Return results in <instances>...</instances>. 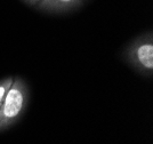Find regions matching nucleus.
Listing matches in <instances>:
<instances>
[{
  "label": "nucleus",
  "instance_id": "f257e3e1",
  "mask_svg": "<svg viewBox=\"0 0 153 144\" xmlns=\"http://www.w3.org/2000/svg\"><path fill=\"white\" fill-rule=\"evenodd\" d=\"M29 96L26 82L22 78L15 77L0 107V131L6 129L19 120L27 107Z\"/></svg>",
  "mask_w": 153,
  "mask_h": 144
},
{
  "label": "nucleus",
  "instance_id": "f03ea898",
  "mask_svg": "<svg viewBox=\"0 0 153 144\" xmlns=\"http://www.w3.org/2000/svg\"><path fill=\"white\" fill-rule=\"evenodd\" d=\"M123 58L136 71L144 75L153 73V36L152 32L143 33L123 50Z\"/></svg>",
  "mask_w": 153,
  "mask_h": 144
},
{
  "label": "nucleus",
  "instance_id": "7ed1b4c3",
  "mask_svg": "<svg viewBox=\"0 0 153 144\" xmlns=\"http://www.w3.org/2000/svg\"><path fill=\"white\" fill-rule=\"evenodd\" d=\"M82 2L83 0H40L37 9L51 14L66 13L80 7Z\"/></svg>",
  "mask_w": 153,
  "mask_h": 144
},
{
  "label": "nucleus",
  "instance_id": "20e7f679",
  "mask_svg": "<svg viewBox=\"0 0 153 144\" xmlns=\"http://www.w3.org/2000/svg\"><path fill=\"white\" fill-rule=\"evenodd\" d=\"M13 81H14V77H7L5 79L0 80V107H1L2 102L5 100V96H6L8 89L12 86Z\"/></svg>",
  "mask_w": 153,
  "mask_h": 144
},
{
  "label": "nucleus",
  "instance_id": "39448f33",
  "mask_svg": "<svg viewBox=\"0 0 153 144\" xmlns=\"http://www.w3.org/2000/svg\"><path fill=\"white\" fill-rule=\"evenodd\" d=\"M23 1L27 5H30V6H34L36 4H38L40 0H23Z\"/></svg>",
  "mask_w": 153,
  "mask_h": 144
}]
</instances>
